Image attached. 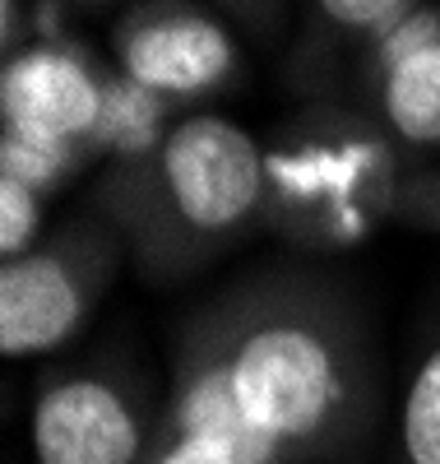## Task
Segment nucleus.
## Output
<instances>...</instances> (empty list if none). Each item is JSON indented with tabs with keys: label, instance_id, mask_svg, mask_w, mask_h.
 Wrapping results in <instances>:
<instances>
[{
	"label": "nucleus",
	"instance_id": "1a4fd4ad",
	"mask_svg": "<svg viewBox=\"0 0 440 464\" xmlns=\"http://www.w3.org/2000/svg\"><path fill=\"white\" fill-rule=\"evenodd\" d=\"M422 0H301L288 47L283 89L292 102L334 98L362 52Z\"/></svg>",
	"mask_w": 440,
	"mask_h": 464
},
{
	"label": "nucleus",
	"instance_id": "0eeeda50",
	"mask_svg": "<svg viewBox=\"0 0 440 464\" xmlns=\"http://www.w3.org/2000/svg\"><path fill=\"white\" fill-rule=\"evenodd\" d=\"M334 98L376 121L413 168H440V0L380 33Z\"/></svg>",
	"mask_w": 440,
	"mask_h": 464
},
{
	"label": "nucleus",
	"instance_id": "4468645a",
	"mask_svg": "<svg viewBox=\"0 0 440 464\" xmlns=\"http://www.w3.org/2000/svg\"><path fill=\"white\" fill-rule=\"evenodd\" d=\"M209 10H218L236 33H246L251 43L273 47L283 33H292L297 5L301 0H205Z\"/></svg>",
	"mask_w": 440,
	"mask_h": 464
},
{
	"label": "nucleus",
	"instance_id": "6e6552de",
	"mask_svg": "<svg viewBox=\"0 0 440 464\" xmlns=\"http://www.w3.org/2000/svg\"><path fill=\"white\" fill-rule=\"evenodd\" d=\"M116 80H121V70L102 61L79 37L70 33L37 37L24 52L0 61V126L84 140V144H98L102 153Z\"/></svg>",
	"mask_w": 440,
	"mask_h": 464
},
{
	"label": "nucleus",
	"instance_id": "20e7f679",
	"mask_svg": "<svg viewBox=\"0 0 440 464\" xmlns=\"http://www.w3.org/2000/svg\"><path fill=\"white\" fill-rule=\"evenodd\" d=\"M167 376L130 339L52 358L33 376V464H144L163 422Z\"/></svg>",
	"mask_w": 440,
	"mask_h": 464
},
{
	"label": "nucleus",
	"instance_id": "f03ea898",
	"mask_svg": "<svg viewBox=\"0 0 440 464\" xmlns=\"http://www.w3.org/2000/svg\"><path fill=\"white\" fill-rule=\"evenodd\" d=\"M264 140L223 111H186L139 159L102 163L93 205L126 232L148 288H181L264 232Z\"/></svg>",
	"mask_w": 440,
	"mask_h": 464
},
{
	"label": "nucleus",
	"instance_id": "9d476101",
	"mask_svg": "<svg viewBox=\"0 0 440 464\" xmlns=\"http://www.w3.org/2000/svg\"><path fill=\"white\" fill-rule=\"evenodd\" d=\"M385 464H440V288L426 302L385 432Z\"/></svg>",
	"mask_w": 440,
	"mask_h": 464
},
{
	"label": "nucleus",
	"instance_id": "f8f14e48",
	"mask_svg": "<svg viewBox=\"0 0 440 464\" xmlns=\"http://www.w3.org/2000/svg\"><path fill=\"white\" fill-rule=\"evenodd\" d=\"M52 200L37 196L33 186L0 177V260H14L28 246H37L52 227Z\"/></svg>",
	"mask_w": 440,
	"mask_h": 464
},
{
	"label": "nucleus",
	"instance_id": "7ed1b4c3",
	"mask_svg": "<svg viewBox=\"0 0 440 464\" xmlns=\"http://www.w3.org/2000/svg\"><path fill=\"white\" fill-rule=\"evenodd\" d=\"M417 168L376 121L339 98L297 102L264 135V232L301 260H334L398 223Z\"/></svg>",
	"mask_w": 440,
	"mask_h": 464
},
{
	"label": "nucleus",
	"instance_id": "9b49d317",
	"mask_svg": "<svg viewBox=\"0 0 440 464\" xmlns=\"http://www.w3.org/2000/svg\"><path fill=\"white\" fill-rule=\"evenodd\" d=\"M98 163H102L98 144L0 126V177H14V181L33 186L37 196H47L52 205L65 190H74Z\"/></svg>",
	"mask_w": 440,
	"mask_h": 464
},
{
	"label": "nucleus",
	"instance_id": "dca6fc26",
	"mask_svg": "<svg viewBox=\"0 0 440 464\" xmlns=\"http://www.w3.org/2000/svg\"><path fill=\"white\" fill-rule=\"evenodd\" d=\"M52 5L65 14H102V10H116V5H126V0H52Z\"/></svg>",
	"mask_w": 440,
	"mask_h": 464
},
{
	"label": "nucleus",
	"instance_id": "ddd939ff",
	"mask_svg": "<svg viewBox=\"0 0 440 464\" xmlns=\"http://www.w3.org/2000/svg\"><path fill=\"white\" fill-rule=\"evenodd\" d=\"M144 464H278L260 441L236 432H199L172 446H153Z\"/></svg>",
	"mask_w": 440,
	"mask_h": 464
},
{
	"label": "nucleus",
	"instance_id": "39448f33",
	"mask_svg": "<svg viewBox=\"0 0 440 464\" xmlns=\"http://www.w3.org/2000/svg\"><path fill=\"white\" fill-rule=\"evenodd\" d=\"M126 265V232L93 200L61 214L37 246L0 260V353L10 362H28L70 348L89 330Z\"/></svg>",
	"mask_w": 440,
	"mask_h": 464
},
{
	"label": "nucleus",
	"instance_id": "f257e3e1",
	"mask_svg": "<svg viewBox=\"0 0 440 464\" xmlns=\"http://www.w3.org/2000/svg\"><path fill=\"white\" fill-rule=\"evenodd\" d=\"M376 312L330 260H264L177 316L153 446L199 432L260 441L278 464H362L389 418Z\"/></svg>",
	"mask_w": 440,
	"mask_h": 464
},
{
	"label": "nucleus",
	"instance_id": "2eb2a0df",
	"mask_svg": "<svg viewBox=\"0 0 440 464\" xmlns=\"http://www.w3.org/2000/svg\"><path fill=\"white\" fill-rule=\"evenodd\" d=\"M398 223L440 237V168H417L404 186V200H398Z\"/></svg>",
	"mask_w": 440,
	"mask_h": 464
},
{
	"label": "nucleus",
	"instance_id": "423d86ee",
	"mask_svg": "<svg viewBox=\"0 0 440 464\" xmlns=\"http://www.w3.org/2000/svg\"><path fill=\"white\" fill-rule=\"evenodd\" d=\"M111 65L177 111H205L246 80V52L205 0H126L107 33Z\"/></svg>",
	"mask_w": 440,
	"mask_h": 464
}]
</instances>
